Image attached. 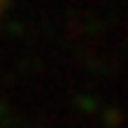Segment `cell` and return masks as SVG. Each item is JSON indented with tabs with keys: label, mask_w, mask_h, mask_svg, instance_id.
Here are the masks:
<instances>
[{
	"label": "cell",
	"mask_w": 128,
	"mask_h": 128,
	"mask_svg": "<svg viewBox=\"0 0 128 128\" xmlns=\"http://www.w3.org/2000/svg\"><path fill=\"white\" fill-rule=\"evenodd\" d=\"M0 9H3V0H0Z\"/></svg>",
	"instance_id": "cell-1"
}]
</instances>
